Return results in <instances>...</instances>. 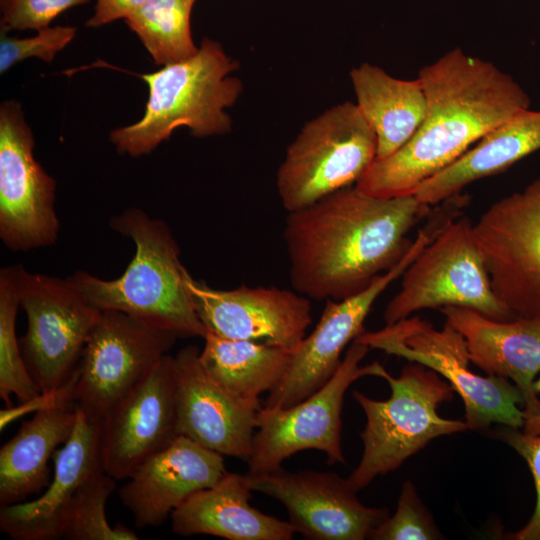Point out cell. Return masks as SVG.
Returning a JSON list of instances; mask_svg holds the SVG:
<instances>
[{"instance_id": "cell-19", "label": "cell", "mask_w": 540, "mask_h": 540, "mask_svg": "<svg viewBox=\"0 0 540 540\" xmlns=\"http://www.w3.org/2000/svg\"><path fill=\"white\" fill-rule=\"evenodd\" d=\"M101 426L102 421L77 410L71 436L53 454L52 481L40 497L1 507V532L14 540L62 538L66 516L79 488L92 476L104 471Z\"/></svg>"}, {"instance_id": "cell-28", "label": "cell", "mask_w": 540, "mask_h": 540, "mask_svg": "<svg viewBox=\"0 0 540 540\" xmlns=\"http://www.w3.org/2000/svg\"><path fill=\"white\" fill-rule=\"evenodd\" d=\"M20 307L14 266L0 271V396L11 407V395L27 401L41 390L30 375L16 336V315Z\"/></svg>"}, {"instance_id": "cell-16", "label": "cell", "mask_w": 540, "mask_h": 540, "mask_svg": "<svg viewBox=\"0 0 540 540\" xmlns=\"http://www.w3.org/2000/svg\"><path fill=\"white\" fill-rule=\"evenodd\" d=\"M179 436L174 361L166 354L103 419L104 471L115 480L129 478Z\"/></svg>"}, {"instance_id": "cell-11", "label": "cell", "mask_w": 540, "mask_h": 540, "mask_svg": "<svg viewBox=\"0 0 540 540\" xmlns=\"http://www.w3.org/2000/svg\"><path fill=\"white\" fill-rule=\"evenodd\" d=\"M173 333L117 310H102L86 343L73 400L88 417L103 421L167 354Z\"/></svg>"}, {"instance_id": "cell-6", "label": "cell", "mask_w": 540, "mask_h": 540, "mask_svg": "<svg viewBox=\"0 0 540 540\" xmlns=\"http://www.w3.org/2000/svg\"><path fill=\"white\" fill-rule=\"evenodd\" d=\"M357 339L370 349L419 363L444 377L463 401L469 430H484L491 424L523 428L520 390L506 378L474 373L466 340L450 324L445 322L437 330L427 320L409 316L378 331H364Z\"/></svg>"}, {"instance_id": "cell-27", "label": "cell", "mask_w": 540, "mask_h": 540, "mask_svg": "<svg viewBox=\"0 0 540 540\" xmlns=\"http://www.w3.org/2000/svg\"><path fill=\"white\" fill-rule=\"evenodd\" d=\"M195 0H146L125 22L138 36L157 65L194 56L190 17Z\"/></svg>"}, {"instance_id": "cell-2", "label": "cell", "mask_w": 540, "mask_h": 540, "mask_svg": "<svg viewBox=\"0 0 540 540\" xmlns=\"http://www.w3.org/2000/svg\"><path fill=\"white\" fill-rule=\"evenodd\" d=\"M418 79L427 99L425 117L404 146L375 159L355 184L366 195H413L486 133L531 105L511 75L460 48L422 67Z\"/></svg>"}, {"instance_id": "cell-13", "label": "cell", "mask_w": 540, "mask_h": 540, "mask_svg": "<svg viewBox=\"0 0 540 540\" xmlns=\"http://www.w3.org/2000/svg\"><path fill=\"white\" fill-rule=\"evenodd\" d=\"M440 229L435 217L418 231L403 257L364 290L342 300H326L314 330L294 351L280 382L269 392L265 407H291L320 389L338 370L345 347L363 333L364 321L381 293L398 277Z\"/></svg>"}, {"instance_id": "cell-33", "label": "cell", "mask_w": 540, "mask_h": 540, "mask_svg": "<svg viewBox=\"0 0 540 540\" xmlns=\"http://www.w3.org/2000/svg\"><path fill=\"white\" fill-rule=\"evenodd\" d=\"M496 437L513 448L527 463L533 476L536 504L532 516L520 530L511 533L512 540H540V435L528 434L518 428L503 425Z\"/></svg>"}, {"instance_id": "cell-1", "label": "cell", "mask_w": 540, "mask_h": 540, "mask_svg": "<svg viewBox=\"0 0 540 540\" xmlns=\"http://www.w3.org/2000/svg\"><path fill=\"white\" fill-rule=\"evenodd\" d=\"M434 206L415 195L378 198L355 185L288 212L283 237L294 291L342 300L391 269L412 245L410 230Z\"/></svg>"}, {"instance_id": "cell-12", "label": "cell", "mask_w": 540, "mask_h": 540, "mask_svg": "<svg viewBox=\"0 0 540 540\" xmlns=\"http://www.w3.org/2000/svg\"><path fill=\"white\" fill-rule=\"evenodd\" d=\"M492 288L515 318L540 319V177L473 225Z\"/></svg>"}, {"instance_id": "cell-9", "label": "cell", "mask_w": 540, "mask_h": 540, "mask_svg": "<svg viewBox=\"0 0 540 540\" xmlns=\"http://www.w3.org/2000/svg\"><path fill=\"white\" fill-rule=\"evenodd\" d=\"M27 330L19 340L30 375L41 392L66 386L78 371L101 310L69 277L27 272L13 265Z\"/></svg>"}, {"instance_id": "cell-21", "label": "cell", "mask_w": 540, "mask_h": 540, "mask_svg": "<svg viewBox=\"0 0 540 540\" xmlns=\"http://www.w3.org/2000/svg\"><path fill=\"white\" fill-rule=\"evenodd\" d=\"M466 340L471 363L511 380L522 393L525 418L540 414L534 382L540 373V319L497 320L467 307L440 308Z\"/></svg>"}, {"instance_id": "cell-29", "label": "cell", "mask_w": 540, "mask_h": 540, "mask_svg": "<svg viewBox=\"0 0 540 540\" xmlns=\"http://www.w3.org/2000/svg\"><path fill=\"white\" fill-rule=\"evenodd\" d=\"M116 481L105 471L88 479L78 490L66 516L62 538L68 540H136L137 534L124 525L111 526L106 502Z\"/></svg>"}, {"instance_id": "cell-32", "label": "cell", "mask_w": 540, "mask_h": 540, "mask_svg": "<svg viewBox=\"0 0 540 540\" xmlns=\"http://www.w3.org/2000/svg\"><path fill=\"white\" fill-rule=\"evenodd\" d=\"M90 0H1V30H40L65 10Z\"/></svg>"}, {"instance_id": "cell-22", "label": "cell", "mask_w": 540, "mask_h": 540, "mask_svg": "<svg viewBox=\"0 0 540 540\" xmlns=\"http://www.w3.org/2000/svg\"><path fill=\"white\" fill-rule=\"evenodd\" d=\"M251 491L247 474L227 471L215 485L195 492L172 512L173 532L228 540L292 539L296 532L288 521L250 505Z\"/></svg>"}, {"instance_id": "cell-10", "label": "cell", "mask_w": 540, "mask_h": 540, "mask_svg": "<svg viewBox=\"0 0 540 540\" xmlns=\"http://www.w3.org/2000/svg\"><path fill=\"white\" fill-rule=\"evenodd\" d=\"M370 350L355 338L331 379L303 401L288 407H261L252 439L248 475L278 470L293 454L314 449L327 463H345L341 444V413L349 386L364 376L381 377L385 368L377 361L360 366Z\"/></svg>"}, {"instance_id": "cell-3", "label": "cell", "mask_w": 540, "mask_h": 540, "mask_svg": "<svg viewBox=\"0 0 540 540\" xmlns=\"http://www.w3.org/2000/svg\"><path fill=\"white\" fill-rule=\"evenodd\" d=\"M109 224L135 244L136 252L123 275L104 280L76 271L70 280L101 311L124 312L177 338H204L206 328L186 281L189 272L180 261V249L167 224L134 207L111 218Z\"/></svg>"}, {"instance_id": "cell-14", "label": "cell", "mask_w": 540, "mask_h": 540, "mask_svg": "<svg viewBox=\"0 0 540 540\" xmlns=\"http://www.w3.org/2000/svg\"><path fill=\"white\" fill-rule=\"evenodd\" d=\"M33 134L20 105L0 108V237L7 248L27 251L53 245L60 223L56 182L36 161Z\"/></svg>"}, {"instance_id": "cell-23", "label": "cell", "mask_w": 540, "mask_h": 540, "mask_svg": "<svg viewBox=\"0 0 540 540\" xmlns=\"http://www.w3.org/2000/svg\"><path fill=\"white\" fill-rule=\"evenodd\" d=\"M540 150V110L521 111L486 133L449 166L422 182L415 197L440 204L471 183L499 174Z\"/></svg>"}, {"instance_id": "cell-7", "label": "cell", "mask_w": 540, "mask_h": 540, "mask_svg": "<svg viewBox=\"0 0 540 540\" xmlns=\"http://www.w3.org/2000/svg\"><path fill=\"white\" fill-rule=\"evenodd\" d=\"M375 133L356 103L346 101L308 122L288 147L277 191L288 211L353 186L376 159Z\"/></svg>"}, {"instance_id": "cell-20", "label": "cell", "mask_w": 540, "mask_h": 540, "mask_svg": "<svg viewBox=\"0 0 540 540\" xmlns=\"http://www.w3.org/2000/svg\"><path fill=\"white\" fill-rule=\"evenodd\" d=\"M224 456L180 435L147 459L119 490L138 528L157 527L197 491L226 473Z\"/></svg>"}, {"instance_id": "cell-18", "label": "cell", "mask_w": 540, "mask_h": 540, "mask_svg": "<svg viewBox=\"0 0 540 540\" xmlns=\"http://www.w3.org/2000/svg\"><path fill=\"white\" fill-rule=\"evenodd\" d=\"M194 346L174 357L179 434L223 456L249 459L261 403L236 397L217 383Z\"/></svg>"}, {"instance_id": "cell-8", "label": "cell", "mask_w": 540, "mask_h": 540, "mask_svg": "<svg viewBox=\"0 0 540 540\" xmlns=\"http://www.w3.org/2000/svg\"><path fill=\"white\" fill-rule=\"evenodd\" d=\"M473 225L460 215L434 235L403 272L401 288L384 310L386 325L445 306L471 308L497 320L515 319L494 293Z\"/></svg>"}, {"instance_id": "cell-5", "label": "cell", "mask_w": 540, "mask_h": 540, "mask_svg": "<svg viewBox=\"0 0 540 540\" xmlns=\"http://www.w3.org/2000/svg\"><path fill=\"white\" fill-rule=\"evenodd\" d=\"M381 377L391 390L388 399L375 400L353 391L366 417L360 433L363 454L348 477L356 491L367 487L377 476L396 470L433 439L469 430L465 421L438 414L440 404L451 401L455 391L434 370L412 362L399 377H393L386 369Z\"/></svg>"}, {"instance_id": "cell-34", "label": "cell", "mask_w": 540, "mask_h": 540, "mask_svg": "<svg viewBox=\"0 0 540 540\" xmlns=\"http://www.w3.org/2000/svg\"><path fill=\"white\" fill-rule=\"evenodd\" d=\"M75 378L76 376L66 386L58 390L41 392L27 401L20 402V404L16 407L11 406L2 409L0 411L1 431H3V429L11 422L28 413H36L41 410L52 408L65 400L73 399V386Z\"/></svg>"}, {"instance_id": "cell-31", "label": "cell", "mask_w": 540, "mask_h": 540, "mask_svg": "<svg viewBox=\"0 0 540 540\" xmlns=\"http://www.w3.org/2000/svg\"><path fill=\"white\" fill-rule=\"evenodd\" d=\"M75 33L73 26H49L38 30L33 37L16 38L1 30L0 72H6L17 62L30 57L52 62L55 55L72 41Z\"/></svg>"}, {"instance_id": "cell-36", "label": "cell", "mask_w": 540, "mask_h": 540, "mask_svg": "<svg viewBox=\"0 0 540 540\" xmlns=\"http://www.w3.org/2000/svg\"><path fill=\"white\" fill-rule=\"evenodd\" d=\"M534 389L537 393H540V373L534 382ZM523 432L540 435V414L525 418Z\"/></svg>"}, {"instance_id": "cell-15", "label": "cell", "mask_w": 540, "mask_h": 540, "mask_svg": "<svg viewBox=\"0 0 540 540\" xmlns=\"http://www.w3.org/2000/svg\"><path fill=\"white\" fill-rule=\"evenodd\" d=\"M249 478L253 491L282 503L288 522L305 539L364 540L389 516L386 508L365 506L348 478L334 472L281 467Z\"/></svg>"}, {"instance_id": "cell-4", "label": "cell", "mask_w": 540, "mask_h": 540, "mask_svg": "<svg viewBox=\"0 0 540 540\" xmlns=\"http://www.w3.org/2000/svg\"><path fill=\"white\" fill-rule=\"evenodd\" d=\"M237 69L219 43L204 38L194 56L141 75L149 88L145 113L138 122L113 130L111 141L119 152L136 157L181 126L201 137L229 132L232 122L225 109L242 92L241 81L231 75Z\"/></svg>"}, {"instance_id": "cell-35", "label": "cell", "mask_w": 540, "mask_h": 540, "mask_svg": "<svg viewBox=\"0 0 540 540\" xmlns=\"http://www.w3.org/2000/svg\"><path fill=\"white\" fill-rule=\"evenodd\" d=\"M146 0H96L92 17L87 26L97 28L118 19H126Z\"/></svg>"}, {"instance_id": "cell-26", "label": "cell", "mask_w": 540, "mask_h": 540, "mask_svg": "<svg viewBox=\"0 0 540 540\" xmlns=\"http://www.w3.org/2000/svg\"><path fill=\"white\" fill-rule=\"evenodd\" d=\"M200 361L210 376L228 392L250 402L270 392L284 376L295 349L229 339L209 331Z\"/></svg>"}, {"instance_id": "cell-17", "label": "cell", "mask_w": 540, "mask_h": 540, "mask_svg": "<svg viewBox=\"0 0 540 540\" xmlns=\"http://www.w3.org/2000/svg\"><path fill=\"white\" fill-rule=\"evenodd\" d=\"M195 311L220 337L295 349L312 322L309 298L276 287L219 290L187 274Z\"/></svg>"}, {"instance_id": "cell-25", "label": "cell", "mask_w": 540, "mask_h": 540, "mask_svg": "<svg viewBox=\"0 0 540 540\" xmlns=\"http://www.w3.org/2000/svg\"><path fill=\"white\" fill-rule=\"evenodd\" d=\"M350 78L356 105L376 136V159L388 157L411 139L423 121L424 88L418 78L398 79L369 63L353 68Z\"/></svg>"}, {"instance_id": "cell-24", "label": "cell", "mask_w": 540, "mask_h": 540, "mask_svg": "<svg viewBox=\"0 0 540 540\" xmlns=\"http://www.w3.org/2000/svg\"><path fill=\"white\" fill-rule=\"evenodd\" d=\"M73 399L41 410L0 449V505L23 502L50 483L48 460L71 436L77 419Z\"/></svg>"}, {"instance_id": "cell-30", "label": "cell", "mask_w": 540, "mask_h": 540, "mask_svg": "<svg viewBox=\"0 0 540 540\" xmlns=\"http://www.w3.org/2000/svg\"><path fill=\"white\" fill-rule=\"evenodd\" d=\"M443 534L421 501L413 483H403L396 511L370 534L373 540H436Z\"/></svg>"}]
</instances>
